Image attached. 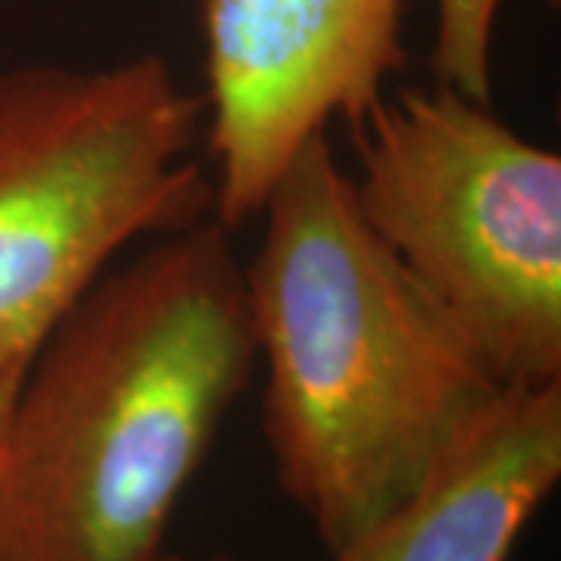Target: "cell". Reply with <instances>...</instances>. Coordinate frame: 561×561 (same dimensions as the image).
<instances>
[{"label": "cell", "instance_id": "6", "mask_svg": "<svg viewBox=\"0 0 561 561\" xmlns=\"http://www.w3.org/2000/svg\"><path fill=\"white\" fill-rule=\"evenodd\" d=\"M561 481V383L505 387L427 478L328 561H508Z\"/></svg>", "mask_w": 561, "mask_h": 561}, {"label": "cell", "instance_id": "5", "mask_svg": "<svg viewBox=\"0 0 561 561\" xmlns=\"http://www.w3.org/2000/svg\"><path fill=\"white\" fill-rule=\"evenodd\" d=\"M405 0H201L213 216L260 219L290 162L356 122L405 66Z\"/></svg>", "mask_w": 561, "mask_h": 561}, {"label": "cell", "instance_id": "7", "mask_svg": "<svg viewBox=\"0 0 561 561\" xmlns=\"http://www.w3.org/2000/svg\"><path fill=\"white\" fill-rule=\"evenodd\" d=\"M505 0H434V79L471 101L493 103V41Z\"/></svg>", "mask_w": 561, "mask_h": 561}, {"label": "cell", "instance_id": "1", "mask_svg": "<svg viewBox=\"0 0 561 561\" xmlns=\"http://www.w3.org/2000/svg\"><path fill=\"white\" fill-rule=\"evenodd\" d=\"M256 365L243 262L213 213L157 234L41 346L0 434V561H162Z\"/></svg>", "mask_w": 561, "mask_h": 561}, {"label": "cell", "instance_id": "3", "mask_svg": "<svg viewBox=\"0 0 561 561\" xmlns=\"http://www.w3.org/2000/svg\"><path fill=\"white\" fill-rule=\"evenodd\" d=\"M203 101L160 54L0 72V434L47 337L128 247L213 213Z\"/></svg>", "mask_w": 561, "mask_h": 561}, {"label": "cell", "instance_id": "4", "mask_svg": "<svg viewBox=\"0 0 561 561\" xmlns=\"http://www.w3.org/2000/svg\"><path fill=\"white\" fill-rule=\"evenodd\" d=\"M365 225L502 387L561 383V157L456 88L383 94L356 125Z\"/></svg>", "mask_w": 561, "mask_h": 561}, {"label": "cell", "instance_id": "8", "mask_svg": "<svg viewBox=\"0 0 561 561\" xmlns=\"http://www.w3.org/2000/svg\"><path fill=\"white\" fill-rule=\"evenodd\" d=\"M162 561H191V559H181V556H165ZM206 561H238V559H206Z\"/></svg>", "mask_w": 561, "mask_h": 561}, {"label": "cell", "instance_id": "2", "mask_svg": "<svg viewBox=\"0 0 561 561\" xmlns=\"http://www.w3.org/2000/svg\"><path fill=\"white\" fill-rule=\"evenodd\" d=\"M243 262L280 493L337 549L419 486L502 387L365 225L328 138L262 206Z\"/></svg>", "mask_w": 561, "mask_h": 561}, {"label": "cell", "instance_id": "9", "mask_svg": "<svg viewBox=\"0 0 561 561\" xmlns=\"http://www.w3.org/2000/svg\"><path fill=\"white\" fill-rule=\"evenodd\" d=\"M546 3H549V7H559V0H546Z\"/></svg>", "mask_w": 561, "mask_h": 561}]
</instances>
